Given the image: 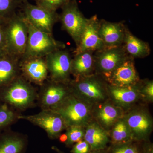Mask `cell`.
<instances>
[{
  "label": "cell",
  "instance_id": "22",
  "mask_svg": "<svg viewBox=\"0 0 153 153\" xmlns=\"http://www.w3.org/2000/svg\"><path fill=\"white\" fill-rule=\"evenodd\" d=\"M138 83L133 86L119 87L108 85V95L119 107L131 105L138 99L140 95Z\"/></svg>",
  "mask_w": 153,
  "mask_h": 153
},
{
  "label": "cell",
  "instance_id": "24",
  "mask_svg": "<svg viewBox=\"0 0 153 153\" xmlns=\"http://www.w3.org/2000/svg\"><path fill=\"white\" fill-rule=\"evenodd\" d=\"M110 137L112 145L120 144L134 140L130 130L123 117L113 126Z\"/></svg>",
  "mask_w": 153,
  "mask_h": 153
},
{
  "label": "cell",
  "instance_id": "4",
  "mask_svg": "<svg viewBox=\"0 0 153 153\" xmlns=\"http://www.w3.org/2000/svg\"><path fill=\"white\" fill-rule=\"evenodd\" d=\"M24 18L27 26L28 36L26 50L21 59L45 57L57 49L66 48L65 44L55 40L52 34L38 30Z\"/></svg>",
  "mask_w": 153,
  "mask_h": 153
},
{
  "label": "cell",
  "instance_id": "13",
  "mask_svg": "<svg viewBox=\"0 0 153 153\" xmlns=\"http://www.w3.org/2000/svg\"><path fill=\"white\" fill-rule=\"evenodd\" d=\"M102 76L109 85L119 87L133 86L140 81L134 59L130 56L114 70Z\"/></svg>",
  "mask_w": 153,
  "mask_h": 153
},
{
  "label": "cell",
  "instance_id": "36",
  "mask_svg": "<svg viewBox=\"0 0 153 153\" xmlns=\"http://www.w3.org/2000/svg\"><path fill=\"white\" fill-rule=\"evenodd\" d=\"M142 153H153L152 149V148H147L145 150H143Z\"/></svg>",
  "mask_w": 153,
  "mask_h": 153
},
{
  "label": "cell",
  "instance_id": "30",
  "mask_svg": "<svg viewBox=\"0 0 153 153\" xmlns=\"http://www.w3.org/2000/svg\"><path fill=\"white\" fill-rule=\"evenodd\" d=\"M139 90L140 95L149 101L153 99V82L152 80H147L138 83Z\"/></svg>",
  "mask_w": 153,
  "mask_h": 153
},
{
  "label": "cell",
  "instance_id": "28",
  "mask_svg": "<svg viewBox=\"0 0 153 153\" xmlns=\"http://www.w3.org/2000/svg\"><path fill=\"white\" fill-rule=\"evenodd\" d=\"M134 141L129 142L112 145L108 151V153H142L143 151L140 149L137 145L133 142Z\"/></svg>",
  "mask_w": 153,
  "mask_h": 153
},
{
  "label": "cell",
  "instance_id": "17",
  "mask_svg": "<svg viewBox=\"0 0 153 153\" xmlns=\"http://www.w3.org/2000/svg\"><path fill=\"white\" fill-rule=\"evenodd\" d=\"M96 108L94 115L97 123L107 131L123 118V111L119 106L109 102H102Z\"/></svg>",
  "mask_w": 153,
  "mask_h": 153
},
{
  "label": "cell",
  "instance_id": "6",
  "mask_svg": "<svg viewBox=\"0 0 153 153\" xmlns=\"http://www.w3.org/2000/svg\"><path fill=\"white\" fill-rule=\"evenodd\" d=\"M59 20L62 27L78 46L84 32L88 19L80 12L76 0H71L61 7Z\"/></svg>",
  "mask_w": 153,
  "mask_h": 153
},
{
  "label": "cell",
  "instance_id": "37",
  "mask_svg": "<svg viewBox=\"0 0 153 153\" xmlns=\"http://www.w3.org/2000/svg\"><path fill=\"white\" fill-rule=\"evenodd\" d=\"M52 149L56 151L57 153H64V152H62V151H60L59 149H58V148L56 147H52Z\"/></svg>",
  "mask_w": 153,
  "mask_h": 153
},
{
  "label": "cell",
  "instance_id": "12",
  "mask_svg": "<svg viewBox=\"0 0 153 153\" xmlns=\"http://www.w3.org/2000/svg\"><path fill=\"white\" fill-rule=\"evenodd\" d=\"M20 73L31 83L41 86L48 78L45 57H33L20 60Z\"/></svg>",
  "mask_w": 153,
  "mask_h": 153
},
{
  "label": "cell",
  "instance_id": "21",
  "mask_svg": "<svg viewBox=\"0 0 153 153\" xmlns=\"http://www.w3.org/2000/svg\"><path fill=\"white\" fill-rule=\"evenodd\" d=\"M87 126L83 140L90 146L91 151L105 149L110 141L107 131L95 122Z\"/></svg>",
  "mask_w": 153,
  "mask_h": 153
},
{
  "label": "cell",
  "instance_id": "27",
  "mask_svg": "<svg viewBox=\"0 0 153 153\" xmlns=\"http://www.w3.org/2000/svg\"><path fill=\"white\" fill-rule=\"evenodd\" d=\"M21 4L18 0H0V16L6 19L11 18Z\"/></svg>",
  "mask_w": 153,
  "mask_h": 153
},
{
  "label": "cell",
  "instance_id": "25",
  "mask_svg": "<svg viewBox=\"0 0 153 153\" xmlns=\"http://www.w3.org/2000/svg\"><path fill=\"white\" fill-rule=\"evenodd\" d=\"M21 113L5 103L0 102V131L9 128L19 120Z\"/></svg>",
  "mask_w": 153,
  "mask_h": 153
},
{
  "label": "cell",
  "instance_id": "19",
  "mask_svg": "<svg viewBox=\"0 0 153 153\" xmlns=\"http://www.w3.org/2000/svg\"><path fill=\"white\" fill-rule=\"evenodd\" d=\"M0 133V153H22L26 146V139L22 134L10 128Z\"/></svg>",
  "mask_w": 153,
  "mask_h": 153
},
{
  "label": "cell",
  "instance_id": "8",
  "mask_svg": "<svg viewBox=\"0 0 153 153\" xmlns=\"http://www.w3.org/2000/svg\"><path fill=\"white\" fill-rule=\"evenodd\" d=\"M69 83L56 82L48 78L40 86L37 105L41 110L52 109L71 93Z\"/></svg>",
  "mask_w": 153,
  "mask_h": 153
},
{
  "label": "cell",
  "instance_id": "7",
  "mask_svg": "<svg viewBox=\"0 0 153 153\" xmlns=\"http://www.w3.org/2000/svg\"><path fill=\"white\" fill-rule=\"evenodd\" d=\"M45 59L49 79L63 83L70 82L72 57L68 49H57L45 56Z\"/></svg>",
  "mask_w": 153,
  "mask_h": 153
},
{
  "label": "cell",
  "instance_id": "20",
  "mask_svg": "<svg viewBox=\"0 0 153 153\" xmlns=\"http://www.w3.org/2000/svg\"><path fill=\"white\" fill-rule=\"evenodd\" d=\"M20 60L9 53L0 56V89L21 74Z\"/></svg>",
  "mask_w": 153,
  "mask_h": 153
},
{
  "label": "cell",
  "instance_id": "10",
  "mask_svg": "<svg viewBox=\"0 0 153 153\" xmlns=\"http://www.w3.org/2000/svg\"><path fill=\"white\" fill-rule=\"evenodd\" d=\"M23 16L38 30L52 34L54 25L59 20L57 12L47 10L37 5L32 4L27 0L22 3Z\"/></svg>",
  "mask_w": 153,
  "mask_h": 153
},
{
  "label": "cell",
  "instance_id": "35",
  "mask_svg": "<svg viewBox=\"0 0 153 153\" xmlns=\"http://www.w3.org/2000/svg\"><path fill=\"white\" fill-rule=\"evenodd\" d=\"M8 19H4L0 16V26L4 25Z\"/></svg>",
  "mask_w": 153,
  "mask_h": 153
},
{
  "label": "cell",
  "instance_id": "11",
  "mask_svg": "<svg viewBox=\"0 0 153 153\" xmlns=\"http://www.w3.org/2000/svg\"><path fill=\"white\" fill-rule=\"evenodd\" d=\"M129 57L123 45L96 51L94 52L95 73L102 75L110 73Z\"/></svg>",
  "mask_w": 153,
  "mask_h": 153
},
{
  "label": "cell",
  "instance_id": "23",
  "mask_svg": "<svg viewBox=\"0 0 153 153\" xmlns=\"http://www.w3.org/2000/svg\"><path fill=\"white\" fill-rule=\"evenodd\" d=\"M123 46L128 55L134 59L145 58L150 54V47L147 42L137 38L127 27Z\"/></svg>",
  "mask_w": 153,
  "mask_h": 153
},
{
  "label": "cell",
  "instance_id": "15",
  "mask_svg": "<svg viewBox=\"0 0 153 153\" xmlns=\"http://www.w3.org/2000/svg\"><path fill=\"white\" fill-rule=\"evenodd\" d=\"M134 140H145L152 131V121L147 113L134 111L124 118Z\"/></svg>",
  "mask_w": 153,
  "mask_h": 153
},
{
  "label": "cell",
  "instance_id": "33",
  "mask_svg": "<svg viewBox=\"0 0 153 153\" xmlns=\"http://www.w3.org/2000/svg\"><path fill=\"white\" fill-rule=\"evenodd\" d=\"M58 138L61 143H65L67 140V136H66V133L61 134Z\"/></svg>",
  "mask_w": 153,
  "mask_h": 153
},
{
  "label": "cell",
  "instance_id": "32",
  "mask_svg": "<svg viewBox=\"0 0 153 153\" xmlns=\"http://www.w3.org/2000/svg\"><path fill=\"white\" fill-rule=\"evenodd\" d=\"M4 25L0 26V56L8 53L7 49Z\"/></svg>",
  "mask_w": 153,
  "mask_h": 153
},
{
  "label": "cell",
  "instance_id": "1",
  "mask_svg": "<svg viewBox=\"0 0 153 153\" xmlns=\"http://www.w3.org/2000/svg\"><path fill=\"white\" fill-rule=\"evenodd\" d=\"M38 91L21 74L0 89V102L21 113L36 106Z\"/></svg>",
  "mask_w": 153,
  "mask_h": 153
},
{
  "label": "cell",
  "instance_id": "38",
  "mask_svg": "<svg viewBox=\"0 0 153 153\" xmlns=\"http://www.w3.org/2000/svg\"><path fill=\"white\" fill-rule=\"evenodd\" d=\"M20 3H22L24 2L25 1H27V0H18Z\"/></svg>",
  "mask_w": 153,
  "mask_h": 153
},
{
  "label": "cell",
  "instance_id": "14",
  "mask_svg": "<svg viewBox=\"0 0 153 153\" xmlns=\"http://www.w3.org/2000/svg\"><path fill=\"white\" fill-rule=\"evenodd\" d=\"M100 20L96 15L88 19L80 42L73 55L85 51L95 52L106 48L99 33Z\"/></svg>",
  "mask_w": 153,
  "mask_h": 153
},
{
  "label": "cell",
  "instance_id": "9",
  "mask_svg": "<svg viewBox=\"0 0 153 153\" xmlns=\"http://www.w3.org/2000/svg\"><path fill=\"white\" fill-rule=\"evenodd\" d=\"M19 119L28 121L40 127L51 139L58 138L63 131L68 127L60 115L52 110H42L39 113L34 115L21 114Z\"/></svg>",
  "mask_w": 153,
  "mask_h": 153
},
{
  "label": "cell",
  "instance_id": "18",
  "mask_svg": "<svg viewBox=\"0 0 153 153\" xmlns=\"http://www.w3.org/2000/svg\"><path fill=\"white\" fill-rule=\"evenodd\" d=\"M94 52L85 51L75 54L72 57L71 75L78 79L94 74Z\"/></svg>",
  "mask_w": 153,
  "mask_h": 153
},
{
  "label": "cell",
  "instance_id": "31",
  "mask_svg": "<svg viewBox=\"0 0 153 153\" xmlns=\"http://www.w3.org/2000/svg\"><path fill=\"white\" fill-rule=\"evenodd\" d=\"M91 151L90 146L83 140L74 144L71 152L72 153H90Z\"/></svg>",
  "mask_w": 153,
  "mask_h": 153
},
{
  "label": "cell",
  "instance_id": "29",
  "mask_svg": "<svg viewBox=\"0 0 153 153\" xmlns=\"http://www.w3.org/2000/svg\"><path fill=\"white\" fill-rule=\"evenodd\" d=\"M37 5L49 10L56 12L71 0H34Z\"/></svg>",
  "mask_w": 153,
  "mask_h": 153
},
{
  "label": "cell",
  "instance_id": "5",
  "mask_svg": "<svg viewBox=\"0 0 153 153\" xmlns=\"http://www.w3.org/2000/svg\"><path fill=\"white\" fill-rule=\"evenodd\" d=\"M7 49L9 54L21 59L27 43V26L22 13L14 14L4 25Z\"/></svg>",
  "mask_w": 153,
  "mask_h": 153
},
{
  "label": "cell",
  "instance_id": "26",
  "mask_svg": "<svg viewBox=\"0 0 153 153\" xmlns=\"http://www.w3.org/2000/svg\"><path fill=\"white\" fill-rule=\"evenodd\" d=\"M67 140L66 146L70 147L74 144L84 139L85 130L84 127L79 126H71L66 129Z\"/></svg>",
  "mask_w": 153,
  "mask_h": 153
},
{
  "label": "cell",
  "instance_id": "3",
  "mask_svg": "<svg viewBox=\"0 0 153 153\" xmlns=\"http://www.w3.org/2000/svg\"><path fill=\"white\" fill-rule=\"evenodd\" d=\"M63 119L67 127H84L90 123L92 115L91 105L71 93L52 108Z\"/></svg>",
  "mask_w": 153,
  "mask_h": 153
},
{
  "label": "cell",
  "instance_id": "2",
  "mask_svg": "<svg viewBox=\"0 0 153 153\" xmlns=\"http://www.w3.org/2000/svg\"><path fill=\"white\" fill-rule=\"evenodd\" d=\"M69 84L72 94L91 105L104 102L108 95V83L100 74L71 79Z\"/></svg>",
  "mask_w": 153,
  "mask_h": 153
},
{
  "label": "cell",
  "instance_id": "34",
  "mask_svg": "<svg viewBox=\"0 0 153 153\" xmlns=\"http://www.w3.org/2000/svg\"><path fill=\"white\" fill-rule=\"evenodd\" d=\"M90 153H108V152H106L104 149L100 150L91 151Z\"/></svg>",
  "mask_w": 153,
  "mask_h": 153
},
{
  "label": "cell",
  "instance_id": "16",
  "mask_svg": "<svg viewBox=\"0 0 153 153\" xmlns=\"http://www.w3.org/2000/svg\"><path fill=\"white\" fill-rule=\"evenodd\" d=\"M126 27L122 22L100 20L99 33L105 47H119L123 44Z\"/></svg>",
  "mask_w": 153,
  "mask_h": 153
}]
</instances>
